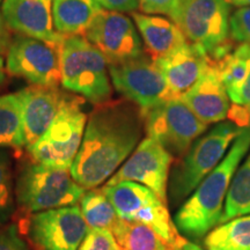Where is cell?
<instances>
[{
    "instance_id": "6da1fadb",
    "label": "cell",
    "mask_w": 250,
    "mask_h": 250,
    "mask_svg": "<svg viewBox=\"0 0 250 250\" xmlns=\"http://www.w3.org/2000/svg\"><path fill=\"white\" fill-rule=\"evenodd\" d=\"M144 130L142 109L129 100L96 105L70 169L73 180L86 190L101 186L132 154Z\"/></svg>"
},
{
    "instance_id": "7a4b0ae2",
    "label": "cell",
    "mask_w": 250,
    "mask_h": 250,
    "mask_svg": "<svg viewBox=\"0 0 250 250\" xmlns=\"http://www.w3.org/2000/svg\"><path fill=\"white\" fill-rule=\"evenodd\" d=\"M249 151L250 124L243 127L220 164L199 183L177 210L174 224L186 239L198 241L220 225L234 174Z\"/></svg>"
},
{
    "instance_id": "3957f363",
    "label": "cell",
    "mask_w": 250,
    "mask_h": 250,
    "mask_svg": "<svg viewBox=\"0 0 250 250\" xmlns=\"http://www.w3.org/2000/svg\"><path fill=\"white\" fill-rule=\"evenodd\" d=\"M242 130L243 127L233 121L220 122L193 142L169 175L168 196L171 205L181 204L195 191L199 183L220 164Z\"/></svg>"
},
{
    "instance_id": "277c9868",
    "label": "cell",
    "mask_w": 250,
    "mask_h": 250,
    "mask_svg": "<svg viewBox=\"0 0 250 250\" xmlns=\"http://www.w3.org/2000/svg\"><path fill=\"white\" fill-rule=\"evenodd\" d=\"M62 85L95 105L112 95L107 58L85 36H64L61 46Z\"/></svg>"
},
{
    "instance_id": "5b68a950",
    "label": "cell",
    "mask_w": 250,
    "mask_h": 250,
    "mask_svg": "<svg viewBox=\"0 0 250 250\" xmlns=\"http://www.w3.org/2000/svg\"><path fill=\"white\" fill-rule=\"evenodd\" d=\"M85 191L73 180L70 169L39 162L24 165L15 182L18 205L30 214L74 206Z\"/></svg>"
},
{
    "instance_id": "8992f818",
    "label": "cell",
    "mask_w": 250,
    "mask_h": 250,
    "mask_svg": "<svg viewBox=\"0 0 250 250\" xmlns=\"http://www.w3.org/2000/svg\"><path fill=\"white\" fill-rule=\"evenodd\" d=\"M170 20L212 62L219 61L233 50L230 5L227 0H183Z\"/></svg>"
},
{
    "instance_id": "52a82bcc",
    "label": "cell",
    "mask_w": 250,
    "mask_h": 250,
    "mask_svg": "<svg viewBox=\"0 0 250 250\" xmlns=\"http://www.w3.org/2000/svg\"><path fill=\"white\" fill-rule=\"evenodd\" d=\"M83 103L80 96L65 93L54 122L39 142L28 149L34 162L71 169L87 125Z\"/></svg>"
},
{
    "instance_id": "ba28073f",
    "label": "cell",
    "mask_w": 250,
    "mask_h": 250,
    "mask_svg": "<svg viewBox=\"0 0 250 250\" xmlns=\"http://www.w3.org/2000/svg\"><path fill=\"white\" fill-rule=\"evenodd\" d=\"M102 191L120 219L147 225L171 247L181 237L167 204L148 187L133 181H123L110 186L105 184Z\"/></svg>"
},
{
    "instance_id": "9c48e42d",
    "label": "cell",
    "mask_w": 250,
    "mask_h": 250,
    "mask_svg": "<svg viewBox=\"0 0 250 250\" xmlns=\"http://www.w3.org/2000/svg\"><path fill=\"white\" fill-rule=\"evenodd\" d=\"M147 137L173 156H182L208 129L181 99H171L144 112Z\"/></svg>"
},
{
    "instance_id": "30bf717a",
    "label": "cell",
    "mask_w": 250,
    "mask_h": 250,
    "mask_svg": "<svg viewBox=\"0 0 250 250\" xmlns=\"http://www.w3.org/2000/svg\"><path fill=\"white\" fill-rule=\"evenodd\" d=\"M62 42H45L22 35L13 37L6 55L7 74L22 78L30 85L58 86L62 83Z\"/></svg>"
},
{
    "instance_id": "8fae6325",
    "label": "cell",
    "mask_w": 250,
    "mask_h": 250,
    "mask_svg": "<svg viewBox=\"0 0 250 250\" xmlns=\"http://www.w3.org/2000/svg\"><path fill=\"white\" fill-rule=\"evenodd\" d=\"M109 74L115 89L138 105L143 114L173 99L161 71L149 56L109 65Z\"/></svg>"
},
{
    "instance_id": "7c38bea8",
    "label": "cell",
    "mask_w": 250,
    "mask_h": 250,
    "mask_svg": "<svg viewBox=\"0 0 250 250\" xmlns=\"http://www.w3.org/2000/svg\"><path fill=\"white\" fill-rule=\"evenodd\" d=\"M27 236L36 250H78L89 226L77 205L33 213Z\"/></svg>"
},
{
    "instance_id": "4fadbf2b",
    "label": "cell",
    "mask_w": 250,
    "mask_h": 250,
    "mask_svg": "<svg viewBox=\"0 0 250 250\" xmlns=\"http://www.w3.org/2000/svg\"><path fill=\"white\" fill-rule=\"evenodd\" d=\"M83 36L102 52L109 65L144 55L139 31L133 21L123 13L101 9Z\"/></svg>"
},
{
    "instance_id": "5bb4252c",
    "label": "cell",
    "mask_w": 250,
    "mask_h": 250,
    "mask_svg": "<svg viewBox=\"0 0 250 250\" xmlns=\"http://www.w3.org/2000/svg\"><path fill=\"white\" fill-rule=\"evenodd\" d=\"M174 156L154 139L146 137L120 169L107 181L116 184L123 181H133L148 187L167 204L168 181Z\"/></svg>"
},
{
    "instance_id": "9a60e30c",
    "label": "cell",
    "mask_w": 250,
    "mask_h": 250,
    "mask_svg": "<svg viewBox=\"0 0 250 250\" xmlns=\"http://www.w3.org/2000/svg\"><path fill=\"white\" fill-rule=\"evenodd\" d=\"M21 103L24 147L29 149L57 116L65 93L58 86L30 85L17 93Z\"/></svg>"
},
{
    "instance_id": "2e32d148",
    "label": "cell",
    "mask_w": 250,
    "mask_h": 250,
    "mask_svg": "<svg viewBox=\"0 0 250 250\" xmlns=\"http://www.w3.org/2000/svg\"><path fill=\"white\" fill-rule=\"evenodd\" d=\"M1 9L6 24L17 35L51 43L64 39L55 29L52 0H4Z\"/></svg>"
},
{
    "instance_id": "e0dca14e",
    "label": "cell",
    "mask_w": 250,
    "mask_h": 250,
    "mask_svg": "<svg viewBox=\"0 0 250 250\" xmlns=\"http://www.w3.org/2000/svg\"><path fill=\"white\" fill-rule=\"evenodd\" d=\"M154 62L166 79L173 99H181L189 92L213 62L201 48L190 42Z\"/></svg>"
},
{
    "instance_id": "ac0fdd59",
    "label": "cell",
    "mask_w": 250,
    "mask_h": 250,
    "mask_svg": "<svg viewBox=\"0 0 250 250\" xmlns=\"http://www.w3.org/2000/svg\"><path fill=\"white\" fill-rule=\"evenodd\" d=\"M181 100L206 125L220 123L230 111V99L214 62Z\"/></svg>"
},
{
    "instance_id": "d6986e66",
    "label": "cell",
    "mask_w": 250,
    "mask_h": 250,
    "mask_svg": "<svg viewBox=\"0 0 250 250\" xmlns=\"http://www.w3.org/2000/svg\"><path fill=\"white\" fill-rule=\"evenodd\" d=\"M131 17L139 31L146 52L153 61L173 54L189 42L173 20L136 12Z\"/></svg>"
},
{
    "instance_id": "ffe728a7",
    "label": "cell",
    "mask_w": 250,
    "mask_h": 250,
    "mask_svg": "<svg viewBox=\"0 0 250 250\" xmlns=\"http://www.w3.org/2000/svg\"><path fill=\"white\" fill-rule=\"evenodd\" d=\"M101 9L94 0H52L55 29L62 36H83Z\"/></svg>"
},
{
    "instance_id": "44dd1931",
    "label": "cell",
    "mask_w": 250,
    "mask_h": 250,
    "mask_svg": "<svg viewBox=\"0 0 250 250\" xmlns=\"http://www.w3.org/2000/svg\"><path fill=\"white\" fill-rule=\"evenodd\" d=\"M203 243L206 250H250V214L218 225Z\"/></svg>"
},
{
    "instance_id": "7402d4cb",
    "label": "cell",
    "mask_w": 250,
    "mask_h": 250,
    "mask_svg": "<svg viewBox=\"0 0 250 250\" xmlns=\"http://www.w3.org/2000/svg\"><path fill=\"white\" fill-rule=\"evenodd\" d=\"M123 250H171V246L151 227L120 219L112 230Z\"/></svg>"
},
{
    "instance_id": "603a6c76",
    "label": "cell",
    "mask_w": 250,
    "mask_h": 250,
    "mask_svg": "<svg viewBox=\"0 0 250 250\" xmlns=\"http://www.w3.org/2000/svg\"><path fill=\"white\" fill-rule=\"evenodd\" d=\"M80 210L89 228H100L112 232L120 221L116 210L102 191V188H94L85 191L80 201Z\"/></svg>"
},
{
    "instance_id": "cb8c5ba5",
    "label": "cell",
    "mask_w": 250,
    "mask_h": 250,
    "mask_svg": "<svg viewBox=\"0 0 250 250\" xmlns=\"http://www.w3.org/2000/svg\"><path fill=\"white\" fill-rule=\"evenodd\" d=\"M24 147L21 103L17 94L0 96V148Z\"/></svg>"
},
{
    "instance_id": "d4e9b609",
    "label": "cell",
    "mask_w": 250,
    "mask_h": 250,
    "mask_svg": "<svg viewBox=\"0 0 250 250\" xmlns=\"http://www.w3.org/2000/svg\"><path fill=\"white\" fill-rule=\"evenodd\" d=\"M250 214V151L239 166L228 190L220 224L240 215Z\"/></svg>"
},
{
    "instance_id": "484cf974",
    "label": "cell",
    "mask_w": 250,
    "mask_h": 250,
    "mask_svg": "<svg viewBox=\"0 0 250 250\" xmlns=\"http://www.w3.org/2000/svg\"><path fill=\"white\" fill-rule=\"evenodd\" d=\"M213 62L229 96L239 88L247 76L250 62V45L240 44L229 54Z\"/></svg>"
},
{
    "instance_id": "4316f807",
    "label": "cell",
    "mask_w": 250,
    "mask_h": 250,
    "mask_svg": "<svg viewBox=\"0 0 250 250\" xmlns=\"http://www.w3.org/2000/svg\"><path fill=\"white\" fill-rule=\"evenodd\" d=\"M15 184L11 155L0 149V227L11 220L15 212Z\"/></svg>"
},
{
    "instance_id": "83f0119b",
    "label": "cell",
    "mask_w": 250,
    "mask_h": 250,
    "mask_svg": "<svg viewBox=\"0 0 250 250\" xmlns=\"http://www.w3.org/2000/svg\"><path fill=\"white\" fill-rule=\"evenodd\" d=\"M234 108H230L228 117L234 123L245 127L250 124V62L245 80L235 92L229 95Z\"/></svg>"
},
{
    "instance_id": "f1b7e54d",
    "label": "cell",
    "mask_w": 250,
    "mask_h": 250,
    "mask_svg": "<svg viewBox=\"0 0 250 250\" xmlns=\"http://www.w3.org/2000/svg\"><path fill=\"white\" fill-rule=\"evenodd\" d=\"M78 250H123L114 233L108 229L89 228Z\"/></svg>"
},
{
    "instance_id": "f546056e",
    "label": "cell",
    "mask_w": 250,
    "mask_h": 250,
    "mask_svg": "<svg viewBox=\"0 0 250 250\" xmlns=\"http://www.w3.org/2000/svg\"><path fill=\"white\" fill-rule=\"evenodd\" d=\"M229 30L233 41L250 45V7H241L234 12L230 17Z\"/></svg>"
},
{
    "instance_id": "4dcf8cb0",
    "label": "cell",
    "mask_w": 250,
    "mask_h": 250,
    "mask_svg": "<svg viewBox=\"0 0 250 250\" xmlns=\"http://www.w3.org/2000/svg\"><path fill=\"white\" fill-rule=\"evenodd\" d=\"M183 0H139V11L144 14L171 17Z\"/></svg>"
},
{
    "instance_id": "1f68e13d",
    "label": "cell",
    "mask_w": 250,
    "mask_h": 250,
    "mask_svg": "<svg viewBox=\"0 0 250 250\" xmlns=\"http://www.w3.org/2000/svg\"><path fill=\"white\" fill-rule=\"evenodd\" d=\"M0 250H29L15 225L0 228Z\"/></svg>"
},
{
    "instance_id": "d6a6232c",
    "label": "cell",
    "mask_w": 250,
    "mask_h": 250,
    "mask_svg": "<svg viewBox=\"0 0 250 250\" xmlns=\"http://www.w3.org/2000/svg\"><path fill=\"white\" fill-rule=\"evenodd\" d=\"M102 9L118 13H133L139 9V0H94Z\"/></svg>"
},
{
    "instance_id": "836d02e7",
    "label": "cell",
    "mask_w": 250,
    "mask_h": 250,
    "mask_svg": "<svg viewBox=\"0 0 250 250\" xmlns=\"http://www.w3.org/2000/svg\"><path fill=\"white\" fill-rule=\"evenodd\" d=\"M1 1L2 0H0V56H4L7 55L9 46H11L12 41H13V36H12L11 29L6 24L4 15H2Z\"/></svg>"
},
{
    "instance_id": "e575fe53",
    "label": "cell",
    "mask_w": 250,
    "mask_h": 250,
    "mask_svg": "<svg viewBox=\"0 0 250 250\" xmlns=\"http://www.w3.org/2000/svg\"><path fill=\"white\" fill-rule=\"evenodd\" d=\"M171 250H203L201 247L196 243L188 241L186 237L181 236L175 245L171 247Z\"/></svg>"
},
{
    "instance_id": "d590c367",
    "label": "cell",
    "mask_w": 250,
    "mask_h": 250,
    "mask_svg": "<svg viewBox=\"0 0 250 250\" xmlns=\"http://www.w3.org/2000/svg\"><path fill=\"white\" fill-rule=\"evenodd\" d=\"M6 78H7V71H6L4 61H2L1 56H0V87L6 83Z\"/></svg>"
},
{
    "instance_id": "8d00e7d4",
    "label": "cell",
    "mask_w": 250,
    "mask_h": 250,
    "mask_svg": "<svg viewBox=\"0 0 250 250\" xmlns=\"http://www.w3.org/2000/svg\"><path fill=\"white\" fill-rule=\"evenodd\" d=\"M230 6H236V7H250V0H227Z\"/></svg>"
}]
</instances>
